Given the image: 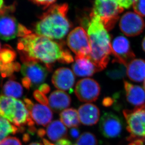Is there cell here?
Masks as SVG:
<instances>
[{
  "mask_svg": "<svg viewBox=\"0 0 145 145\" xmlns=\"http://www.w3.org/2000/svg\"><path fill=\"white\" fill-rule=\"evenodd\" d=\"M17 50L23 63L41 62L49 71L56 62L69 64L74 61L70 52L61 43L32 32L18 39Z\"/></svg>",
  "mask_w": 145,
  "mask_h": 145,
  "instance_id": "cell-1",
  "label": "cell"
},
{
  "mask_svg": "<svg viewBox=\"0 0 145 145\" xmlns=\"http://www.w3.org/2000/svg\"><path fill=\"white\" fill-rule=\"evenodd\" d=\"M84 24L86 25L91 47L89 58L101 71L106 67L112 54L110 35L99 17L92 11L89 20Z\"/></svg>",
  "mask_w": 145,
  "mask_h": 145,
  "instance_id": "cell-2",
  "label": "cell"
},
{
  "mask_svg": "<svg viewBox=\"0 0 145 145\" xmlns=\"http://www.w3.org/2000/svg\"><path fill=\"white\" fill-rule=\"evenodd\" d=\"M68 10L66 3L50 6L35 23V33L50 39H63L71 27L67 18Z\"/></svg>",
  "mask_w": 145,
  "mask_h": 145,
  "instance_id": "cell-3",
  "label": "cell"
},
{
  "mask_svg": "<svg viewBox=\"0 0 145 145\" xmlns=\"http://www.w3.org/2000/svg\"><path fill=\"white\" fill-rule=\"evenodd\" d=\"M123 8L114 0H95L92 12L99 17L107 30L114 27Z\"/></svg>",
  "mask_w": 145,
  "mask_h": 145,
  "instance_id": "cell-4",
  "label": "cell"
},
{
  "mask_svg": "<svg viewBox=\"0 0 145 145\" xmlns=\"http://www.w3.org/2000/svg\"><path fill=\"white\" fill-rule=\"evenodd\" d=\"M21 69L23 76L22 83L27 89L39 88L44 82L48 74V70L46 67L35 62L23 63Z\"/></svg>",
  "mask_w": 145,
  "mask_h": 145,
  "instance_id": "cell-5",
  "label": "cell"
},
{
  "mask_svg": "<svg viewBox=\"0 0 145 145\" xmlns=\"http://www.w3.org/2000/svg\"><path fill=\"white\" fill-rule=\"evenodd\" d=\"M123 114L131 136L145 138V104L133 110H124Z\"/></svg>",
  "mask_w": 145,
  "mask_h": 145,
  "instance_id": "cell-6",
  "label": "cell"
},
{
  "mask_svg": "<svg viewBox=\"0 0 145 145\" xmlns=\"http://www.w3.org/2000/svg\"><path fill=\"white\" fill-rule=\"evenodd\" d=\"M67 44L76 56L89 57L91 47L89 39L82 27H77L69 34Z\"/></svg>",
  "mask_w": 145,
  "mask_h": 145,
  "instance_id": "cell-7",
  "label": "cell"
},
{
  "mask_svg": "<svg viewBox=\"0 0 145 145\" xmlns=\"http://www.w3.org/2000/svg\"><path fill=\"white\" fill-rule=\"evenodd\" d=\"M74 92L81 102H94L98 99L100 95L101 87L95 80L84 78L77 82Z\"/></svg>",
  "mask_w": 145,
  "mask_h": 145,
  "instance_id": "cell-8",
  "label": "cell"
},
{
  "mask_svg": "<svg viewBox=\"0 0 145 145\" xmlns=\"http://www.w3.org/2000/svg\"><path fill=\"white\" fill-rule=\"evenodd\" d=\"M112 54L114 56L113 61L124 65L126 67L133 60L135 55L131 50L130 42L126 38L119 36L111 43Z\"/></svg>",
  "mask_w": 145,
  "mask_h": 145,
  "instance_id": "cell-9",
  "label": "cell"
},
{
  "mask_svg": "<svg viewBox=\"0 0 145 145\" xmlns=\"http://www.w3.org/2000/svg\"><path fill=\"white\" fill-rule=\"evenodd\" d=\"M119 26L125 35L135 36L142 32L145 24L144 20L140 16L136 13L128 12L121 17Z\"/></svg>",
  "mask_w": 145,
  "mask_h": 145,
  "instance_id": "cell-10",
  "label": "cell"
},
{
  "mask_svg": "<svg viewBox=\"0 0 145 145\" xmlns=\"http://www.w3.org/2000/svg\"><path fill=\"white\" fill-rule=\"evenodd\" d=\"M99 129L105 138H115L121 134L123 123L118 116L112 113H106L101 118Z\"/></svg>",
  "mask_w": 145,
  "mask_h": 145,
  "instance_id": "cell-11",
  "label": "cell"
},
{
  "mask_svg": "<svg viewBox=\"0 0 145 145\" xmlns=\"http://www.w3.org/2000/svg\"><path fill=\"white\" fill-rule=\"evenodd\" d=\"M22 25L11 14L0 16V38L8 41L19 37Z\"/></svg>",
  "mask_w": 145,
  "mask_h": 145,
  "instance_id": "cell-12",
  "label": "cell"
},
{
  "mask_svg": "<svg viewBox=\"0 0 145 145\" xmlns=\"http://www.w3.org/2000/svg\"><path fill=\"white\" fill-rule=\"evenodd\" d=\"M75 75L71 69L67 67H60L54 72L52 77V82L57 89L60 91H73L75 83Z\"/></svg>",
  "mask_w": 145,
  "mask_h": 145,
  "instance_id": "cell-13",
  "label": "cell"
},
{
  "mask_svg": "<svg viewBox=\"0 0 145 145\" xmlns=\"http://www.w3.org/2000/svg\"><path fill=\"white\" fill-rule=\"evenodd\" d=\"M75 60L72 67L73 72L77 76H91L95 72H99L89 57L76 56Z\"/></svg>",
  "mask_w": 145,
  "mask_h": 145,
  "instance_id": "cell-14",
  "label": "cell"
},
{
  "mask_svg": "<svg viewBox=\"0 0 145 145\" xmlns=\"http://www.w3.org/2000/svg\"><path fill=\"white\" fill-rule=\"evenodd\" d=\"M77 111L80 121L84 125H93L99 120V109L93 104H83L80 106Z\"/></svg>",
  "mask_w": 145,
  "mask_h": 145,
  "instance_id": "cell-15",
  "label": "cell"
},
{
  "mask_svg": "<svg viewBox=\"0 0 145 145\" xmlns=\"http://www.w3.org/2000/svg\"><path fill=\"white\" fill-rule=\"evenodd\" d=\"M124 86L126 99L129 103L137 107L145 105V91L141 87L127 81H124Z\"/></svg>",
  "mask_w": 145,
  "mask_h": 145,
  "instance_id": "cell-16",
  "label": "cell"
},
{
  "mask_svg": "<svg viewBox=\"0 0 145 145\" xmlns=\"http://www.w3.org/2000/svg\"><path fill=\"white\" fill-rule=\"evenodd\" d=\"M29 112L33 121L38 125L46 126L53 118L52 109L46 105L35 104Z\"/></svg>",
  "mask_w": 145,
  "mask_h": 145,
  "instance_id": "cell-17",
  "label": "cell"
},
{
  "mask_svg": "<svg viewBox=\"0 0 145 145\" xmlns=\"http://www.w3.org/2000/svg\"><path fill=\"white\" fill-rule=\"evenodd\" d=\"M48 105L51 109L57 113L70 106L71 99L67 92L57 90L50 94L48 99Z\"/></svg>",
  "mask_w": 145,
  "mask_h": 145,
  "instance_id": "cell-18",
  "label": "cell"
},
{
  "mask_svg": "<svg viewBox=\"0 0 145 145\" xmlns=\"http://www.w3.org/2000/svg\"><path fill=\"white\" fill-rule=\"evenodd\" d=\"M18 99L5 95L0 96V117L12 124L18 108Z\"/></svg>",
  "mask_w": 145,
  "mask_h": 145,
  "instance_id": "cell-19",
  "label": "cell"
},
{
  "mask_svg": "<svg viewBox=\"0 0 145 145\" xmlns=\"http://www.w3.org/2000/svg\"><path fill=\"white\" fill-rule=\"evenodd\" d=\"M126 74L129 78L135 82L145 80V60L133 59L126 66Z\"/></svg>",
  "mask_w": 145,
  "mask_h": 145,
  "instance_id": "cell-20",
  "label": "cell"
},
{
  "mask_svg": "<svg viewBox=\"0 0 145 145\" xmlns=\"http://www.w3.org/2000/svg\"><path fill=\"white\" fill-rule=\"evenodd\" d=\"M46 134L50 141L57 142L67 137V128L61 121L55 120L48 125Z\"/></svg>",
  "mask_w": 145,
  "mask_h": 145,
  "instance_id": "cell-21",
  "label": "cell"
},
{
  "mask_svg": "<svg viewBox=\"0 0 145 145\" xmlns=\"http://www.w3.org/2000/svg\"><path fill=\"white\" fill-rule=\"evenodd\" d=\"M2 91L6 96L15 99L21 98L23 93L22 85L13 78L8 80L4 84Z\"/></svg>",
  "mask_w": 145,
  "mask_h": 145,
  "instance_id": "cell-22",
  "label": "cell"
},
{
  "mask_svg": "<svg viewBox=\"0 0 145 145\" xmlns=\"http://www.w3.org/2000/svg\"><path fill=\"white\" fill-rule=\"evenodd\" d=\"M60 121L69 128L77 127L79 125L80 120L78 111L74 108H67L60 113Z\"/></svg>",
  "mask_w": 145,
  "mask_h": 145,
  "instance_id": "cell-23",
  "label": "cell"
},
{
  "mask_svg": "<svg viewBox=\"0 0 145 145\" xmlns=\"http://www.w3.org/2000/svg\"><path fill=\"white\" fill-rule=\"evenodd\" d=\"M20 131H21L20 129L8 120L0 117V142L10 134H15Z\"/></svg>",
  "mask_w": 145,
  "mask_h": 145,
  "instance_id": "cell-24",
  "label": "cell"
},
{
  "mask_svg": "<svg viewBox=\"0 0 145 145\" xmlns=\"http://www.w3.org/2000/svg\"><path fill=\"white\" fill-rule=\"evenodd\" d=\"M16 56L15 51L9 45H5L0 50V61L4 64L13 62Z\"/></svg>",
  "mask_w": 145,
  "mask_h": 145,
  "instance_id": "cell-25",
  "label": "cell"
},
{
  "mask_svg": "<svg viewBox=\"0 0 145 145\" xmlns=\"http://www.w3.org/2000/svg\"><path fill=\"white\" fill-rule=\"evenodd\" d=\"M116 63L117 64L116 67L109 69L106 72L107 76L113 80L120 79L123 78L126 72V67L125 66L119 63Z\"/></svg>",
  "mask_w": 145,
  "mask_h": 145,
  "instance_id": "cell-26",
  "label": "cell"
},
{
  "mask_svg": "<svg viewBox=\"0 0 145 145\" xmlns=\"http://www.w3.org/2000/svg\"><path fill=\"white\" fill-rule=\"evenodd\" d=\"M21 66L18 62H12L4 64L0 61V73L3 77L11 76L15 71H18Z\"/></svg>",
  "mask_w": 145,
  "mask_h": 145,
  "instance_id": "cell-27",
  "label": "cell"
},
{
  "mask_svg": "<svg viewBox=\"0 0 145 145\" xmlns=\"http://www.w3.org/2000/svg\"><path fill=\"white\" fill-rule=\"evenodd\" d=\"M76 145H98V140L92 133L85 132L77 140Z\"/></svg>",
  "mask_w": 145,
  "mask_h": 145,
  "instance_id": "cell-28",
  "label": "cell"
},
{
  "mask_svg": "<svg viewBox=\"0 0 145 145\" xmlns=\"http://www.w3.org/2000/svg\"><path fill=\"white\" fill-rule=\"evenodd\" d=\"M133 5L135 13L141 17H145V0H134Z\"/></svg>",
  "mask_w": 145,
  "mask_h": 145,
  "instance_id": "cell-29",
  "label": "cell"
},
{
  "mask_svg": "<svg viewBox=\"0 0 145 145\" xmlns=\"http://www.w3.org/2000/svg\"><path fill=\"white\" fill-rule=\"evenodd\" d=\"M34 98L40 103L42 105L47 106L49 104L48 99L45 94L40 92L39 90H35L33 94Z\"/></svg>",
  "mask_w": 145,
  "mask_h": 145,
  "instance_id": "cell-30",
  "label": "cell"
},
{
  "mask_svg": "<svg viewBox=\"0 0 145 145\" xmlns=\"http://www.w3.org/2000/svg\"><path fill=\"white\" fill-rule=\"evenodd\" d=\"M0 145H22L21 141L17 138L8 137L0 142Z\"/></svg>",
  "mask_w": 145,
  "mask_h": 145,
  "instance_id": "cell-31",
  "label": "cell"
},
{
  "mask_svg": "<svg viewBox=\"0 0 145 145\" xmlns=\"http://www.w3.org/2000/svg\"><path fill=\"white\" fill-rule=\"evenodd\" d=\"M33 3L38 5L43 6L44 8H48L50 6L53 5L56 0H30Z\"/></svg>",
  "mask_w": 145,
  "mask_h": 145,
  "instance_id": "cell-32",
  "label": "cell"
},
{
  "mask_svg": "<svg viewBox=\"0 0 145 145\" xmlns=\"http://www.w3.org/2000/svg\"><path fill=\"white\" fill-rule=\"evenodd\" d=\"M128 140L130 141V143L128 145H145V140L144 138L130 136Z\"/></svg>",
  "mask_w": 145,
  "mask_h": 145,
  "instance_id": "cell-33",
  "label": "cell"
},
{
  "mask_svg": "<svg viewBox=\"0 0 145 145\" xmlns=\"http://www.w3.org/2000/svg\"><path fill=\"white\" fill-rule=\"evenodd\" d=\"M134 0H121L119 5L122 8H128L133 5Z\"/></svg>",
  "mask_w": 145,
  "mask_h": 145,
  "instance_id": "cell-34",
  "label": "cell"
},
{
  "mask_svg": "<svg viewBox=\"0 0 145 145\" xmlns=\"http://www.w3.org/2000/svg\"><path fill=\"white\" fill-rule=\"evenodd\" d=\"M69 134L72 137V138L74 139H78L80 137V132L79 130L77 127H74V128H72L70 129Z\"/></svg>",
  "mask_w": 145,
  "mask_h": 145,
  "instance_id": "cell-35",
  "label": "cell"
},
{
  "mask_svg": "<svg viewBox=\"0 0 145 145\" xmlns=\"http://www.w3.org/2000/svg\"><path fill=\"white\" fill-rule=\"evenodd\" d=\"M38 88V90L44 94L48 93L50 91V87L49 86V85H48L47 84H42Z\"/></svg>",
  "mask_w": 145,
  "mask_h": 145,
  "instance_id": "cell-36",
  "label": "cell"
},
{
  "mask_svg": "<svg viewBox=\"0 0 145 145\" xmlns=\"http://www.w3.org/2000/svg\"><path fill=\"white\" fill-rule=\"evenodd\" d=\"M113 102L114 100L112 99L110 97H106L103 99L102 103L104 106L108 107L113 104Z\"/></svg>",
  "mask_w": 145,
  "mask_h": 145,
  "instance_id": "cell-37",
  "label": "cell"
},
{
  "mask_svg": "<svg viewBox=\"0 0 145 145\" xmlns=\"http://www.w3.org/2000/svg\"><path fill=\"white\" fill-rule=\"evenodd\" d=\"M55 145H72V143L69 140L66 139V138H63L61 140H59L57 142H56Z\"/></svg>",
  "mask_w": 145,
  "mask_h": 145,
  "instance_id": "cell-38",
  "label": "cell"
},
{
  "mask_svg": "<svg viewBox=\"0 0 145 145\" xmlns=\"http://www.w3.org/2000/svg\"><path fill=\"white\" fill-rule=\"evenodd\" d=\"M37 134L39 138L42 139L43 137H44L45 135H46V131L43 129H40L37 131Z\"/></svg>",
  "mask_w": 145,
  "mask_h": 145,
  "instance_id": "cell-39",
  "label": "cell"
},
{
  "mask_svg": "<svg viewBox=\"0 0 145 145\" xmlns=\"http://www.w3.org/2000/svg\"><path fill=\"white\" fill-rule=\"evenodd\" d=\"M42 142L44 145H55L53 143L46 140V138H42Z\"/></svg>",
  "mask_w": 145,
  "mask_h": 145,
  "instance_id": "cell-40",
  "label": "cell"
},
{
  "mask_svg": "<svg viewBox=\"0 0 145 145\" xmlns=\"http://www.w3.org/2000/svg\"><path fill=\"white\" fill-rule=\"evenodd\" d=\"M142 46L143 50L145 52V37L144 38L142 42Z\"/></svg>",
  "mask_w": 145,
  "mask_h": 145,
  "instance_id": "cell-41",
  "label": "cell"
},
{
  "mask_svg": "<svg viewBox=\"0 0 145 145\" xmlns=\"http://www.w3.org/2000/svg\"><path fill=\"white\" fill-rule=\"evenodd\" d=\"M3 3H4L3 0H0V9H1L3 8Z\"/></svg>",
  "mask_w": 145,
  "mask_h": 145,
  "instance_id": "cell-42",
  "label": "cell"
},
{
  "mask_svg": "<svg viewBox=\"0 0 145 145\" xmlns=\"http://www.w3.org/2000/svg\"><path fill=\"white\" fill-rule=\"evenodd\" d=\"M29 145H43L41 144L39 142H33L31 143V144H30Z\"/></svg>",
  "mask_w": 145,
  "mask_h": 145,
  "instance_id": "cell-43",
  "label": "cell"
},
{
  "mask_svg": "<svg viewBox=\"0 0 145 145\" xmlns=\"http://www.w3.org/2000/svg\"><path fill=\"white\" fill-rule=\"evenodd\" d=\"M114 1H116V2L117 3V4H118L119 5V3H120V1L121 0H114Z\"/></svg>",
  "mask_w": 145,
  "mask_h": 145,
  "instance_id": "cell-44",
  "label": "cell"
},
{
  "mask_svg": "<svg viewBox=\"0 0 145 145\" xmlns=\"http://www.w3.org/2000/svg\"><path fill=\"white\" fill-rule=\"evenodd\" d=\"M144 89H145V81H144Z\"/></svg>",
  "mask_w": 145,
  "mask_h": 145,
  "instance_id": "cell-45",
  "label": "cell"
},
{
  "mask_svg": "<svg viewBox=\"0 0 145 145\" xmlns=\"http://www.w3.org/2000/svg\"><path fill=\"white\" fill-rule=\"evenodd\" d=\"M1 43H0V50H1Z\"/></svg>",
  "mask_w": 145,
  "mask_h": 145,
  "instance_id": "cell-46",
  "label": "cell"
}]
</instances>
